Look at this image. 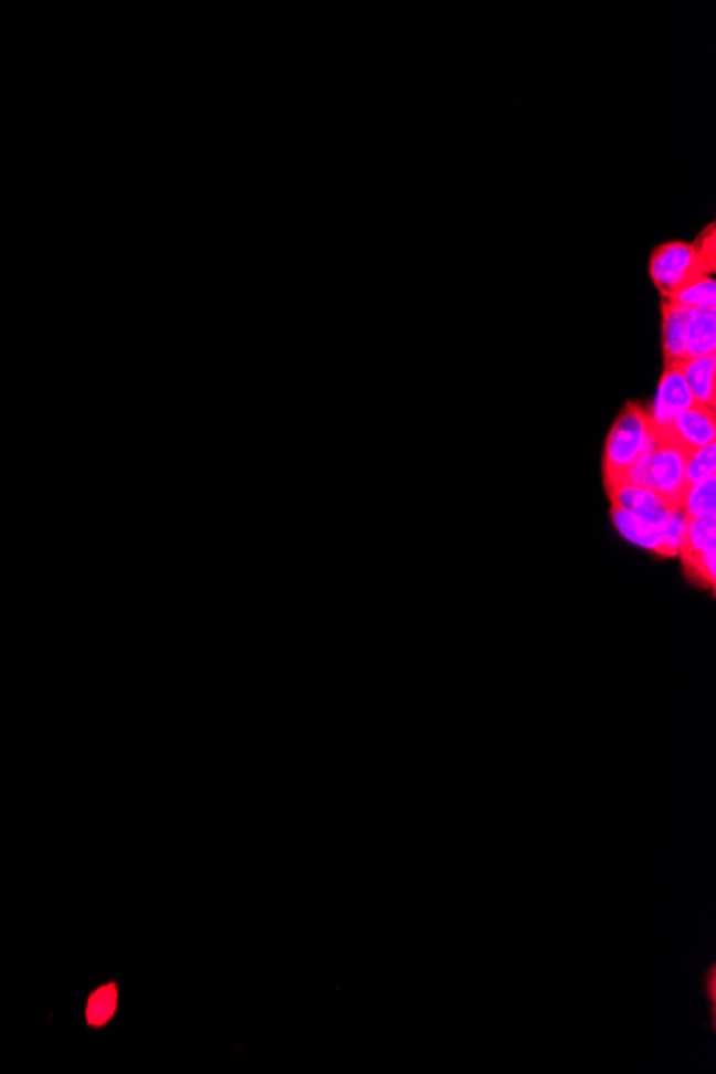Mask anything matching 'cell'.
Masks as SVG:
<instances>
[{"label":"cell","instance_id":"15","mask_svg":"<svg viewBox=\"0 0 716 1074\" xmlns=\"http://www.w3.org/2000/svg\"><path fill=\"white\" fill-rule=\"evenodd\" d=\"M715 444L693 451V455L688 457V466H686V483H688V487H693V485H697V483H704V481H710V478H715Z\"/></svg>","mask_w":716,"mask_h":1074},{"label":"cell","instance_id":"11","mask_svg":"<svg viewBox=\"0 0 716 1074\" xmlns=\"http://www.w3.org/2000/svg\"><path fill=\"white\" fill-rule=\"evenodd\" d=\"M710 549H716L715 515L693 517L688 522V533H686L684 545H682L681 554H678L682 562L684 560H691V558H695L699 554H706Z\"/></svg>","mask_w":716,"mask_h":1074},{"label":"cell","instance_id":"7","mask_svg":"<svg viewBox=\"0 0 716 1074\" xmlns=\"http://www.w3.org/2000/svg\"><path fill=\"white\" fill-rule=\"evenodd\" d=\"M663 355L665 365H682L688 360L686 355V324L691 316V307H684L674 301H663Z\"/></svg>","mask_w":716,"mask_h":1074},{"label":"cell","instance_id":"6","mask_svg":"<svg viewBox=\"0 0 716 1074\" xmlns=\"http://www.w3.org/2000/svg\"><path fill=\"white\" fill-rule=\"evenodd\" d=\"M608 496L611 501V508L631 510V513H635L644 519H650V522H656V524H665L672 508H674L663 501L659 494H654L652 489L635 487V485H622V487L609 492Z\"/></svg>","mask_w":716,"mask_h":1074},{"label":"cell","instance_id":"5","mask_svg":"<svg viewBox=\"0 0 716 1074\" xmlns=\"http://www.w3.org/2000/svg\"><path fill=\"white\" fill-rule=\"evenodd\" d=\"M670 430L691 451L710 446L716 442L715 410L695 403L674 419Z\"/></svg>","mask_w":716,"mask_h":1074},{"label":"cell","instance_id":"3","mask_svg":"<svg viewBox=\"0 0 716 1074\" xmlns=\"http://www.w3.org/2000/svg\"><path fill=\"white\" fill-rule=\"evenodd\" d=\"M656 430V444L647 460V489L659 494L670 506H681L688 489L686 466L693 451L684 446L670 428Z\"/></svg>","mask_w":716,"mask_h":1074},{"label":"cell","instance_id":"13","mask_svg":"<svg viewBox=\"0 0 716 1074\" xmlns=\"http://www.w3.org/2000/svg\"><path fill=\"white\" fill-rule=\"evenodd\" d=\"M688 522H691V517L682 510L681 506L678 508H672V513L667 517V524H665L663 543H661V547L656 551L659 558H678L682 545H684V538H686V533H688Z\"/></svg>","mask_w":716,"mask_h":1074},{"label":"cell","instance_id":"12","mask_svg":"<svg viewBox=\"0 0 716 1074\" xmlns=\"http://www.w3.org/2000/svg\"><path fill=\"white\" fill-rule=\"evenodd\" d=\"M674 303H681L691 309H716V282L713 275L699 277L693 284L682 287L672 298Z\"/></svg>","mask_w":716,"mask_h":1074},{"label":"cell","instance_id":"14","mask_svg":"<svg viewBox=\"0 0 716 1074\" xmlns=\"http://www.w3.org/2000/svg\"><path fill=\"white\" fill-rule=\"evenodd\" d=\"M715 478L710 481H704V483H697L693 487L686 489L684 494V501H682L681 508L693 519V517H706V515H715L716 513V502H715Z\"/></svg>","mask_w":716,"mask_h":1074},{"label":"cell","instance_id":"4","mask_svg":"<svg viewBox=\"0 0 716 1074\" xmlns=\"http://www.w3.org/2000/svg\"><path fill=\"white\" fill-rule=\"evenodd\" d=\"M691 406H695V401H693V394L686 387L682 365H665V371H663L659 389H656V397H654L652 406L647 408V417H650L652 425L659 428V430L670 428L674 423V419L684 410H688Z\"/></svg>","mask_w":716,"mask_h":1074},{"label":"cell","instance_id":"10","mask_svg":"<svg viewBox=\"0 0 716 1074\" xmlns=\"http://www.w3.org/2000/svg\"><path fill=\"white\" fill-rule=\"evenodd\" d=\"M686 355L688 358L716 355L715 309H693L686 324Z\"/></svg>","mask_w":716,"mask_h":1074},{"label":"cell","instance_id":"9","mask_svg":"<svg viewBox=\"0 0 716 1074\" xmlns=\"http://www.w3.org/2000/svg\"><path fill=\"white\" fill-rule=\"evenodd\" d=\"M682 373L686 387L697 406L715 410L716 406V355L713 357L688 358L682 362Z\"/></svg>","mask_w":716,"mask_h":1074},{"label":"cell","instance_id":"2","mask_svg":"<svg viewBox=\"0 0 716 1074\" xmlns=\"http://www.w3.org/2000/svg\"><path fill=\"white\" fill-rule=\"evenodd\" d=\"M647 271L656 289L665 298H672L676 292L693 284L695 280L713 275L715 264L704 257L695 243L672 241L652 251Z\"/></svg>","mask_w":716,"mask_h":1074},{"label":"cell","instance_id":"8","mask_svg":"<svg viewBox=\"0 0 716 1074\" xmlns=\"http://www.w3.org/2000/svg\"><path fill=\"white\" fill-rule=\"evenodd\" d=\"M611 522L615 526V530L626 538L629 543L638 545V547H644L647 551H659L661 543H663V533H665V524H656V522H650V519H644L631 510H622V508H611Z\"/></svg>","mask_w":716,"mask_h":1074},{"label":"cell","instance_id":"16","mask_svg":"<svg viewBox=\"0 0 716 1074\" xmlns=\"http://www.w3.org/2000/svg\"><path fill=\"white\" fill-rule=\"evenodd\" d=\"M116 1002H118V993H116V987L114 984L97 989L91 996V1000H88L86 1021L91 1025H104V1023H108L112 1014H114V1010H116Z\"/></svg>","mask_w":716,"mask_h":1074},{"label":"cell","instance_id":"1","mask_svg":"<svg viewBox=\"0 0 716 1074\" xmlns=\"http://www.w3.org/2000/svg\"><path fill=\"white\" fill-rule=\"evenodd\" d=\"M650 431H652V421L647 417V408L635 401H629L618 414V419L613 421L606 440L603 483L608 494L626 485L629 472L640 460Z\"/></svg>","mask_w":716,"mask_h":1074}]
</instances>
